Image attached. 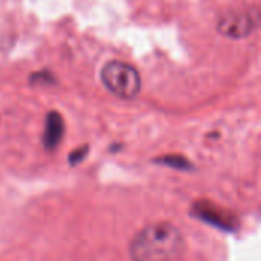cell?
Instances as JSON below:
<instances>
[{
    "mask_svg": "<svg viewBox=\"0 0 261 261\" xmlns=\"http://www.w3.org/2000/svg\"><path fill=\"white\" fill-rule=\"evenodd\" d=\"M87 148H83V150H75V153L70 156V161L73 162V164H76V162H80L86 154H87V151H86Z\"/></svg>",
    "mask_w": 261,
    "mask_h": 261,
    "instance_id": "5b68a950",
    "label": "cell"
},
{
    "mask_svg": "<svg viewBox=\"0 0 261 261\" xmlns=\"http://www.w3.org/2000/svg\"><path fill=\"white\" fill-rule=\"evenodd\" d=\"M102 84L119 98H135L141 90V76L136 67L124 61H109L101 70Z\"/></svg>",
    "mask_w": 261,
    "mask_h": 261,
    "instance_id": "7a4b0ae2",
    "label": "cell"
},
{
    "mask_svg": "<svg viewBox=\"0 0 261 261\" xmlns=\"http://www.w3.org/2000/svg\"><path fill=\"white\" fill-rule=\"evenodd\" d=\"M257 20V15H252V12H229L220 18L219 31L225 37H248L255 29Z\"/></svg>",
    "mask_w": 261,
    "mask_h": 261,
    "instance_id": "3957f363",
    "label": "cell"
},
{
    "mask_svg": "<svg viewBox=\"0 0 261 261\" xmlns=\"http://www.w3.org/2000/svg\"><path fill=\"white\" fill-rule=\"evenodd\" d=\"M185 249L180 231L171 223H153L141 229L132 242L133 261H177Z\"/></svg>",
    "mask_w": 261,
    "mask_h": 261,
    "instance_id": "6da1fadb",
    "label": "cell"
},
{
    "mask_svg": "<svg viewBox=\"0 0 261 261\" xmlns=\"http://www.w3.org/2000/svg\"><path fill=\"white\" fill-rule=\"evenodd\" d=\"M63 135H64V122H63V118L60 116V113L50 112L47 115L46 127H44V136H43L44 147L47 150H54L60 144Z\"/></svg>",
    "mask_w": 261,
    "mask_h": 261,
    "instance_id": "277c9868",
    "label": "cell"
}]
</instances>
